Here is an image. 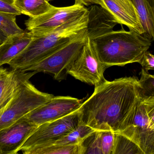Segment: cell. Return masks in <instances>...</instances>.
I'll use <instances>...</instances> for the list:
<instances>
[{
    "mask_svg": "<svg viewBox=\"0 0 154 154\" xmlns=\"http://www.w3.org/2000/svg\"><path fill=\"white\" fill-rule=\"evenodd\" d=\"M136 77L106 80L95 86L92 95L78 111L79 123L98 131L119 133L139 96Z\"/></svg>",
    "mask_w": 154,
    "mask_h": 154,
    "instance_id": "1",
    "label": "cell"
},
{
    "mask_svg": "<svg viewBox=\"0 0 154 154\" xmlns=\"http://www.w3.org/2000/svg\"><path fill=\"white\" fill-rule=\"evenodd\" d=\"M100 61L107 67L139 63L152 41L133 30L112 31L92 40Z\"/></svg>",
    "mask_w": 154,
    "mask_h": 154,
    "instance_id": "2",
    "label": "cell"
},
{
    "mask_svg": "<svg viewBox=\"0 0 154 154\" xmlns=\"http://www.w3.org/2000/svg\"><path fill=\"white\" fill-rule=\"evenodd\" d=\"M88 11L76 20L62 25L51 32L33 37L25 49L8 65L13 69L25 71L27 68L59 49L87 30Z\"/></svg>",
    "mask_w": 154,
    "mask_h": 154,
    "instance_id": "3",
    "label": "cell"
},
{
    "mask_svg": "<svg viewBox=\"0 0 154 154\" xmlns=\"http://www.w3.org/2000/svg\"><path fill=\"white\" fill-rule=\"evenodd\" d=\"M54 97L37 89L29 80L22 85L9 103L0 111V130L11 125Z\"/></svg>",
    "mask_w": 154,
    "mask_h": 154,
    "instance_id": "4",
    "label": "cell"
},
{
    "mask_svg": "<svg viewBox=\"0 0 154 154\" xmlns=\"http://www.w3.org/2000/svg\"><path fill=\"white\" fill-rule=\"evenodd\" d=\"M87 36L86 30L59 49L29 67L25 71L50 73L55 79L60 81L80 53Z\"/></svg>",
    "mask_w": 154,
    "mask_h": 154,
    "instance_id": "5",
    "label": "cell"
},
{
    "mask_svg": "<svg viewBox=\"0 0 154 154\" xmlns=\"http://www.w3.org/2000/svg\"><path fill=\"white\" fill-rule=\"evenodd\" d=\"M79 124L78 111L64 117L38 126L21 148L24 154L52 144L76 127Z\"/></svg>",
    "mask_w": 154,
    "mask_h": 154,
    "instance_id": "6",
    "label": "cell"
},
{
    "mask_svg": "<svg viewBox=\"0 0 154 154\" xmlns=\"http://www.w3.org/2000/svg\"><path fill=\"white\" fill-rule=\"evenodd\" d=\"M107 68L100 61L93 40L87 36L80 53L66 73L82 82L96 86L106 80L104 73Z\"/></svg>",
    "mask_w": 154,
    "mask_h": 154,
    "instance_id": "7",
    "label": "cell"
},
{
    "mask_svg": "<svg viewBox=\"0 0 154 154\" xmlns=\"http://www.w3.org/2000/svg\"><path fill=\"white\" fill-rule=\"evenodd\" d=\"M88 11L83 5L76 3L66 7H54L48 13L31 18L25 22L26 29L33 37L46 35L62 25L73 21Z\"/></svg>",
    "mask_w": 154,
    "mask_h": 154,
    "instance_id": "8",
    "label": "cell"
},
{
    "mask_svg": "<svg viewBox=\"0 0 154 154\" xmlns=\"http://www.w3.org/2000/svg\"><path fill=\"white\" fill-rule=\"evenodd\" d=\"M82 103V99L71 96H54L49 101L25 115L23 118L38 126L75 112Z\"/></svg>",
    "mask_w": 154,
    "mask_h": 154,
    "instance_id": "9",
    "label": "cell"
},
{
    "mask_svg": "<svg viewBox=\"0 0 154 154\" xmlns=\"http://www.w3.org/2000/svg\"><path fill=\"white\" fill-rule=\"evenodd\" d=\"M38 126L22 118L0 130V154H16Z\"/></svg>",
    "mask_w": 154,
    "mask_h": 154,
    "instance_id": "10",
    "label": "cell"
},
{
    "mask_svg": "<svg viewBox=\"0 0 154 154\" xmlns=\"http://www.w3.org/2000/svg\"><path fill=\"white\" fill-rule=\"evenodd\" d=\"M102 7L109 12L121 25L143 35L140 17L131 0H100Z\"/></svg>",
    "mask_w": 154,
    "mask_h": 154,
    "instance_id": "11",
    "label": "cell"
},
{
    "mask_svg": "<svg viewBox=\"0 0 154 154\" xmlns=\"http://www.w3.org/2000/svg\"><path fill=\"white\" fill-rule=\"evenodd\" d=\"M37 73L13 69L8 71L2 68L0 72V111L12 99L22 85Z\"/></svg>",
    "mask_w": 154,
    "mask_h": 154,
    "instance_id": "12",
    "label": "cell"
},
{
    "mask_svg": "<svg viewBox=\"0 0 154 154\" xmlns=\"http://www.w3.org/2000/svg\"><path fill=\"white\" fill-rule=\"evenodd\" d=\"M88 9V36L94 40L113 30L118 24L115 17L98 5H92Z\"/></svg>",
    "mask_w": 154,
    "mask_h": 154,
    "instance_id": "13",
    "label": "cell"
},
{
    "mask_svg": "<svg viewBox=\"0 0 154 154\" xmlns=\"http://www.w3.org/2000/svg\"><path fill=\"white\" fill-rule=\"evenodd\" d=\"M33 39L30 31L22 32L8 36L0 44V68L9 62L26 49Z\"/></svg>",
    "mask_w": 154,
    "mask_h": 154,
    "instance_id": "14",
    "label": "cell"
},
{
    "mask_svg": "<svg viewBox=\"0 0 154 154\" xmlns=\"http://www.w3.org/2000/svg\"><path fill=\"white\" fill-rule=\"evenodd\" d=\"M120 134L134 142L144 154H154V129L149 127H127Z\"/></svg>",
    "mask_w": 154,
    "mask_h": 154,
    "instance_id": "15",
    "label": "cell"
},
{
    "mask_svg": "<svg viewBox=\"0 0 154 154\" xmlns=\"http://www.w3.org/2000/svg\"><path fill=\"white\" fill-rule=\"evenodd\" d=\"M140 17L143 30L142 36L154 41V14L146 0H131Z\"/></svg>",
    "mask_w": 154,
    "mask_h": 154,
    "instance_id": "16",
    "label": "cell"
},
{
    "mask_svg": "<svg viewBox=\"0 0 154 154\" xmlns=\"http://www.w3.org/2000/svg\"><path fill=\"white\" fill-rule=\"evenodd\" d=\"M14 4L21 14L31 18L42 15L55 7L47 0H14Z\"/></svg>",
    "mask_w": 154,
    "mask_h": 154,
    "instance_id": "17",
    "label": "cell"
},
{
    "mask_svg": "<svg viewBox=\"0 0 154 154\" xmlns=\"http://www.w3.org/2000/svg\"><path fill=\"white\" fill-rule=\"evenodd\" d=\"M94 130H95L88 126L79 123L75 129L60 138L52 144L60 145L78 144Z\"/></svg>",
    "mask_w": 154,
    "mask_h": 154,
    "instance_id": "18",
    "label": "cell"
},
{
    "mask_svg": "<svg viewBox=\"0 0 154 154\" xmlns=\"http://www.w3.org/2000/svg\"><path fill=\"white\" fill-rule=\"evenodd\" d=\"M113 154H144L138 146L125 136L115 133Z\"/></svg>",
    "mask_w": 154,
    "mask_h": 154,
    "instance_id": "19",
    "label": "cell"
},
{
    "mask_svg": "<svg viewBox=\"0 0 154 154\" xmlns=\"http://www.w3.org/2000/svg\"><path fill=\"white\" fill-rule=\"evenodd\" d=\"M78 145L79 154H102L98 130H94Z\"/></svg>",
    "mask_w": 154,
    "mask_h": 154,
    "instance_id": "20",
    "label": "cell"
},
{
    "mask_svg": "<svg viewBox=\"0 0 154 154\" xmlns=\"http://www.w3.org/2000/svg\"><path fill=\"white\" fill-rule=\"evenodd\" d=\"M31 154H79V145L51 144L36 149Z\"/></svg>",
    "mask_w": 154,
    "mask_h": 154,
    "instance_id": "21",
    "label": "cell"
},
{
    "mask_svg": "<svg viewBox=\"0 0 154 154\" xmlns=\"http://www.w3.org/2000/svg\"><path fill=\"white\" fill-rule=\"evenodd\" d=\"M140 84L139 95L142 97H154V75L142 68Z\"/></svg>",
    "mask_w": 154,
    "mask_h": 154,
    "instance_id": "22",
    "label": "cell"
},
{
    "mask_svg": "<svg viewBox=\"0 0 154 154\" xmlns=\"http://www.w3.org/2000/svg\"><path fill=\"white\" fill-rule=\"evenodd\" d=\"M16 15L0 13V29L7 37L23 31L17 25Z\"/></svg>",
    "mask_w": 154,
    "mask_h": 154,
    "instance_id": "23",
    "label": "cell"
},
{
    "mask_svg": "<svg viewBox=\"0 0 154 154\" xmlns=\"http://www.w3.org/2000/svg\"><path fill=\"white\" fill-rule=\"evenodd\" d=\"M102 154H113L115 144V133L113 131H99Z\"/></svg>",
    "mask_w": 154,
    "mask_h": 154,
    "instance_id": "24",
    "label": "cell"
},
{
    "mask_svg": "<svg viewBox=\"0 0 154 154\" xmlns=\"http://www.w3.org/2000/svg\"><path fill=\"white\" fill-rule=\"evenodd\" d=\"M141 97L148 117L149 127L154 129V97Z\"/></svg>",
    "mask_w": 154,
    "mask_h": 154,
    "instance_id": "25",
    "label": "cell"
},
{
    "mask_svg": "<svg viewBox=\"0 0 154 154\" xmlns=\"http://www.w3.org/2000/svg\"><path fill=\"white\" fill-rule=\"evenodd\" d=\"M14 0H0V13L20 15L21 13L14 4Z\"/></svg>",
    "mask_w": 154,
    "mask_h": 154,
    "instance_id": "26",
    "label": "cell"
},
{
    "mask_svg": "<svg viewBox=\"0 0 154 154\" xmlns=\"http://www.w3.org/2000/svg\"><path fill=\"white\" fill-rule=\"evenodd\" d=\"M139 63L141 64L143 69L147 71L150 70H154V55L147 51Z\"/></svg>",
    "mask_w": 154,
    "mask_h": 154,
    "instance_id": "27",
    "label": "cell"
},
{
    "mask_svg": "<svg viewBox=\"0 0 154 154\" xmlns=\"http://www.w3.org/2000/svg\"><path fill=\"white\" fill-rule=\"evenodd\" d=\"M76 3L81 4L83 5L88 6L91 5H98L102 6V2L100 0H75Z\"/></svg>",
    "mask_w": 154,
    "mask_h": 154,
    "instance_id": "28",
    "label": "cell"
},
{
    "mask_svg": "<svg viewBox=\"0 0 154 154\" xmlns=\"http://www.w3.org/2000/svg\"><path fill=\"white\" fill-rule=\"evenodd\" d=\"M7 37H8L7 35L4 33L2 30L0 29V43L1 44L5 40Z\"/></svg>",
    "mask_w": 154,
    "mask_h": 154,
    "instance_id": "29",
    "label": "cell"
},
{
    "mask_svg": "<svg viewBox=\"0 0 154 154\" xmlns=\"http://www.w3.org/2000/svg\"><path fill=\"white\" fill-rule=\"evenodd\" d=\"M152 10L154 14V0H146Z\"/></svg>",
    "mask_w": 154,
    "mask_h": 154,
    "instance_id": "30",
    "label": "cell"
},
{
    "mask_svg": "<svg viewBox=\"0 0 154 154\" xmlns=\"http://www.w3.org/2000/svg\"><path fill=\"white\" fill-rule=\"evenodd\" d=\"M47 1H48V2H50V1H53V0H47Z\"/></svg>",
    "mask_w": 154,
    "mask_h": 154,
    "instance_id": "31",
    "label": "cell"
},
{
    "mask_svg": "<svg viewBox=\"0 0 154 154\" xmlns=\"http://www.w3.org/2000/svg\"><path fill=\"white\" fill-rule=\"evenodd\" d=\"M2 68H0V72H1V70H2Z\"/></svg>",
    "mask_w": 154,
    "mask_h": 154,
    "instance_id": "32",
    "label": "cell"
},
{
    "mask_svg": "<svg viewBox=\"0 0 154 154\" xmlns=\"http://www.w3.org/2000/svg\"><path fill=\"white\" fill-rule=\"evenodd\" d=\"M0 44H1V43H0Z\"/></svg>",
    "mask_w": 154,
    "mask_h": 154,
    "instance_id": "33",
    "label": "cell"
}]
</instances>
